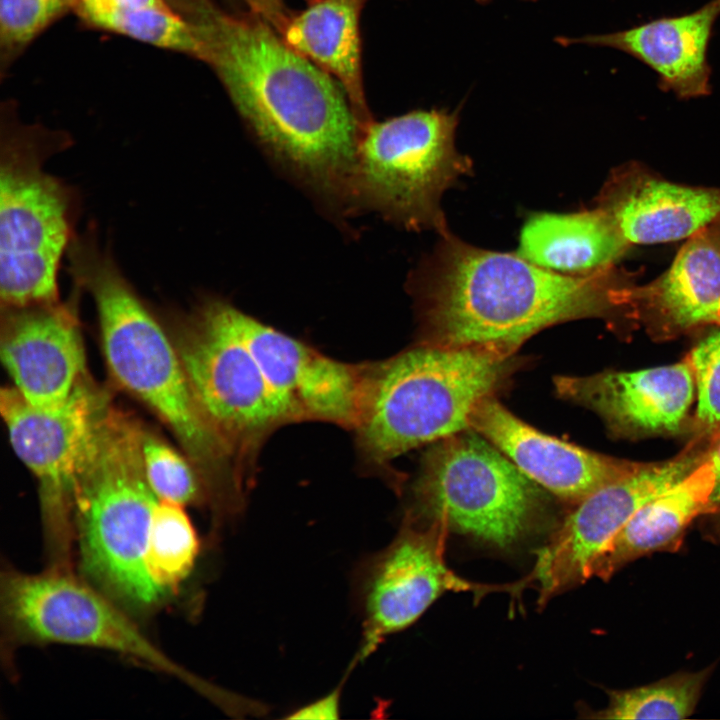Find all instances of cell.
Instances as JSON below:
<instances>
[{
  "mask_svg": "<svg viewBox=\"0 0 720 720\" xmlns=\"http://www.w3.org/2000/svg\"><path fill=\"white\" fill-rule=\"evenodd\" d=\"M701 339L686 359L697 390V421L707 432L720 434V327Z\"/></svg>",
  "mask_w": 720,
  "mask_h": 720,
  "instance_id": "f1b7e54d",
  "label": "cell"
},
{
  "mask_svg": "<svg viewBox=\"0 0 720 720\" xmlns=\"http://www.w3.org/2000/svg\"><path fill=\"white\" fill-rule=\"evenodd\" d=\"M172 2L191 26L197 58L215 71L258 140L320 192L352 199L359 127L339 83L251 11Z\"/></svg>",
  "mask_w": 720,
  "mask_h": 720,
  "instance_id": "6da1fadb",
  "label": "cell"
},
{
  "mask_svg": "<svg viewBox=\"0 0 720 720\" xmlns=\"http://www.w3.org/2000/svg\"><path fill=\"white\" fill-rule=\"evenodd\" d=\"M234 320L288 422L357 426L368 365L329 358L234 307Z\"/></svg>",
  "mask_w": 720,
  "mask_h": 720,
  "instance_id": "5bb4252c",
  "label": "cell"
},
{
  "mask_svg": "<svg viewBox=\"0 0 720 720\" xmlns=\"http://www.w3.org/2000/svg\"><path fill=\"white\" fill-rule=\"evenodd\" d=\"M517 350L498 344L419 343L368 365L355 427L364 458L383 465L419 446L470 429V415L517 367Z\"/></svg>",
  "mask_w": 720,
  "mask_h": 720,
  "instance_id": "277c9868",
  "label": "cell"
},
{
  "mask_svg": "<svg viewBox=\"0 0 720 720\" xmlns=\"http://www.w3.org/2000/svg\"><path fill=\"white\" fill-rule=\"evenodd\" d=\"M712 464L715 474L714 489L708 514L720 515V434L717 441L706 457Z\"/></svg>",
  "mask_w": 720,
  "mask_h": 720,
  "instance_id": "4dcf8cb0",
  "label": "cell"
},
{
  "mask_svg": "<svg viewBox=\"0 0 720 720\" xmlns=\"http://www.w3.org/2000/svg\"><path fill=\"white\" fill-rule=\"evenodd\" d=\"M234 307L201 298L180 319L174 344L200 406L240 458L289 422L236 326Z\"/></svg>",
  "mask_w": 720,
  "mask_h": 720,
  "instance_id": "30bf717a",
  "label": "cell"
},
{
  "mask_svg": "<svg viewBox=\"0 0 720 720\" xmlns=\"http://www.w3.org/2000/svg\"><path fill=\"white\" fill-rule=\"evenodd\" d=\"M71 143L64 132L21 124L9 108L2 112L1 307L60 301L59 269L77 234L81 198L44 165Z\"/></svg>",
  "mask_w": 720,
  "mask_h": 720,
  "instance_id": "8992f818",
  "label": "cell"
},
{
  "mask_svg": "<svg viewBox=\"0 0 720 720\" xmlns=\"http://www.w3.org/2000/svg\"><path fill=\"white\" fill-rule=\"evenodd\" d=\"M719 16L720 0H710L690 13L565 41L622 51L653 70L663 91L689 100L711 93L707 51Z\"/></svg>",
  "mask_w": 720,
  "mask_h": 720,
  "instance_id": "ffe728a7",
  "label": "cell"
},
{
  "mask_svg": "<svg viewBox=\"0 0 720 720\" xmlns=\"http://www.w3.org/2000/svg\"><path fill=\"white\" fill-rule=\"evenodd\" d=\"M711 668L684 672L640 687L609 690L608 704L595 719H684L695 710Z\"/></svg>",
  "mask_w": 720,
  "mask_h": 720,
  "instance_id": "d4e9b609",
  "label": "cell"
},
{
  "mask_svg": "<svg viewBox=\"0 0 720 720\" xmlns=\"http://www.w3.org/2000/svg\"><path fill=\"white\" fill-rule=\"evenodd\" d=\"M141 451L146 480L159 500L184 506L210 499L199 474L166 443L144 432Z\"/></svg>",
  "mask_w": 720,
  "mask_h": 720,
  "instance_id": "4316f807",
  "label": "cell"
},
{
  "mask_svg": "<svg viewBox=\"0 0 720 720\" xmlns=\"http://www.w3.org/2000/svg\"><path fill=\"white\" fill-rule=\"evenodd\" d=\"M623 300L630 319L664 336L720 327V218L686 239L657 278L625 287Z\"/></svg>",
  "mask_w": 720,
  "mask_h": 720,
  "instance_id": "d6986e66",
  "label": "cell"
},
{
  "mask_svg": "<svg viewBox=\"0 0 720 720\" xmlns=\"http://www.w3.org/2000/svg\"><path fill=\"white\" fill-rule=\"evenodd\" d=\"M251 11L265 14L271 11L278 0H243Z\"/></svg>",
  "mask_w": 720,
  "mask_h": 720,
  "instance_id": "d6a6232c",
  "label": "cell"
},
{
  "mask_svg": "<svg viewBox=\"0 0 720 720\" xmlns=\"http://www.w3.org/2000/svg\"><path fill=\"white\" fill-rule=\"evenodd\" d=\"M632 245L600 208L537 213L520 233L518 254L549 270L589 274L615 266Z\"/></svg>",
  "mask_w": 720,
  "mask_h": 720,
  "instance_id": "603a6c76",
  "label": "cell"
},
{
  "mask_svg": "<svg viewBox=\"0 0 720 720\" xmlns=\"http://www.w3.org/2000/svg\"><path fill=\"white\" fill-rule=\"evenodd\" d=\"M596 207L631 245L674 242L720 218V188L674 183L629 162L610 174Z\"/></svg>",
  "mask_w": 720,
  "mask_h": 720,
  "instance_id": "ac0fdd59",
  "label": "cell"
},
{
  "mask_svg": "<svg viewBox=\"0 0 720 720\" xmlns=\"http://www.w3.org/2000/svg\"><path fill=\"white\" fill-rule=\"evenodd\" d=\"M476 1H478V2H480V3H485V2H488V1H490V0H476Z\"/></svg>",
  "mask_w": 720,
  "mask_h": 720,
  "instance_id": "836d02e7",
  "label": "cell"
},
{
  "mask_svg": "<svg viewBox=\"0 0 720 720\" xmlns=\"http://www.w3.org/2000/svg\"><path fill=\"white\" fill-rule=\"evenodd\" d=\"M556 393L596 412L615 433L674 432L694 395L689 362L639 371H605L589 376H557Z\"/></svg>",
  "mask_w": 720,
  "mask_h": 720,
  "instance_id": "e0dca14e",
  "label": "cell"
},
{
  "mask_svg": "<svg viewBox=\"0 0 720 720\" xmlns=\"http://www.w3.org/2000/svg\"><path fill=\"white\" fill-rule=\"evenodd\" d=\"M116 605L69 570L32 575L9 570L2 576L1 610L10 640L115 651L178 678L218 704H229L228 695L174 662Z\"/></svg>",
  "mask_w": 720,
  "mask_h": 720,
  "instance_id": "9c48e42d",
  "label": "cell"
},
{
  "mask_svg": "<svg viewBox=\"0 0 720 720\" xmlns=\"http://www.w3.org/2000/svg\"><path fill=\"white\" fill-rule=\"evenodd\" d=\"M339 689L288 716L290 719H335L339 713Z\"/></svg>",
  "mask_w": 720,
  "mask_h": 720,
  "instance_id": "f546056e",
  "label": "cell"
},
{
  "mask_svg": "<svg viewBox=\"0 0 720 720\" xmlns=\"http://www.w3.org/2000/svg\"><path fill=\"white\" fill-rule=\"evenodd\" d=\"M457 124V112L434 109L371 121L358 138L353 200L408 228L445 235L442 194L472 169L456 149Z\"/></svg>",
  "mask_w": 720,
  "mask_h": 720,
  "instance_id": "ba28073f",
  "label": "cell"
},
{
  "mask_svg": "<svg viewBox=\"0 0 720 720\" xmlns=\"http://www.w3.org/2000/svg\"><path fill=\"white\" fill-rule=\"evenodd\" d=\"M143 433L128 416L107 405L73 490L83 571L105 596L134 611L151 610L168 595L145 562L159 498L144 473Z\"/></svg>",
  "mask_w": 720,
  "mask_h": 720,
  "instance_id": "5b68a950",
  "label": "cell"
},
{
  "mask_svg": "<svg viewBox=\"0 0 720 720\" xmlns=\"http://www.w3.org/2000/svg\"><path fill=\"white\" fill-rule=\"evenodd\" d=\"M703 460L687 452L662 463L643 464L578 502L536 552L535 565L526 577L530 584H538L539 604L591 578L595 561L631 516Z\"/></svg>",
  "mask_w": 720,
  "mask_h": 720,
  "instance_id": "4fadbf2b",
  "label": "cell"
},
{
  "mask_svg": "<svg viewBox=\"0 0 720 720\" xmlns=\"http://www.w3.org/2000/svg\"><path fill=\"white\" fill-rule=\"evenodd\" d=\"M74 8L98 28L197 58L198 43L191 26L172 7L133 8L108 0H76Z\"/></svg>",
  "mask_w": 720,
  "mask_h": 720,
  "instance_id": "cb8c5ba5",
  "label": "cell"
},
{
  "mask_svg": "<svg viewBox=\"0 0 720 720\" xmlns=\"http://www.w3.org/2000/svg\"><path fill=\"white\" fill-rule=\"evenodd\" d=\"M715 474L704 460L681 480L642 505L595 561L591 577L608 580L629 562L658 551H672L698 516L708 514Z\"/></svg>",
  "mask_w": 720,
  "mask_h": 720,
  "instance_id": "44dd1931",
  "label": "cell"
},
{
  "mask_svg": "<svg viewBox=\"0 0 720 720\" xmlns=\"http://www.w3.org/2000/svg\"><path fill=\"white\" fill-rule=\"evenodd\" d=\"M470 428L507 456L527 477L557 497L577 504L640 467L544 434L509 412L494 396L481 400Z\"/></svg>",
  "mask_w": 720,
  "mask_h": 720,
  "instance_id": "2e32d148",
  "label": "cell"
},
{
  "mask_svg": "<svg viewBox=\"0 0 720 720\" xmlns=\"http://www.w3.org/2000/svg\"><path fill=\"white\" fill-rule=\"evenodd\" d=\"M66 256L73 284L94 301L115 380L170 428L215 504L239 500L238 457L206 416L174 342L102 245L95 224L77 233Z\"/></svg>",
  "mask_w": 720,
  "mask_h": 720,
  "instance_id": "3957f363",
  "label": "cell"
},
{
  "mask_svg": "<svg viewBox=\"0 0 720 720\" xmlns=\"http://www.w3.org/2000/svg\"><path fill=\"white\" fill-rule=\"evenodd\" d=\"M367 0H307L281 33L285 43L331 75L344 90L359 133L372 120L362 77L360 15Z\"/></svg>",
  "mask_w": 720,
  "mask_h": 720,
  "instance_id": "7402d4cb",
  "label": "cell"
},
{
  "mask_svg": "<svg viewBox=\"0 0 720 720\" xmlns=\"http://www.w3.org/2000/svg\"><path fill=\"white\" fill-rule=\"evenodd\" d=\"M631 275L615 266L564 274L521 255L481 249L441 235L415 274L422 344H498L518 350L535 333L583 318H628L622 291Z\"/></svg>",
  "mask_w": 720,
  "mask_h": 720,
  "instance_id": "7a4b0ae2",
  "label": "cell"
},
{
  "mask_svg": "<svg viewBox=\"0 0 720 720\" xmlns=\"http://www.w3.org/2000/svg\"><path fill=\"white\" fill-rule=\"evenodd\" d=\"M113 3L133 8H171L166 0H108Z\"/></svg>",
  "mask_w": 720,
  "mask_h": 720,
  "instance_id": "1f68e13d",
  "label": "cell"
},
{
  "mask_svg": "<svg viewBox=\"0 0 720 720\" xmlns=\"http://www.w3.org/2000/svg\"><path fill=\"white\" fill-rule=\"evenodd\" d=\"M67 303L1 307L0 353L16 391L32 406H61L83 380L85 353L76 311Z\"/></svg>",
  "mask_w": 720,
  "mask_h": 720,
  "instance_id": "9a60e30c",
  "label": "cell"
},
{
  "mask_svg": "<svg viewBox=\"0 0 720 720\" xmlns=\"http://www.w3.org/2000/svg\"><path fill=\"white\" fill-rule=\"evenodd\" d=\"M199 546L183 505L159 500L153 511L145 556L155 583L168 593L174 591L191 572Z\"/></svg>",
  "mask_w": 720,
  "mask_h": 720,
  "instance_id": "484cf974",
  "label": "cell"
},
{
  "mask_svg": "<svg viewBox=\"0 0 720 720\" xmlns=\"http://www.w3.org/2000/svg\"><path fill=\"white\" fill-rule=\"evenodd\" d=\"M76 0H0L2 65L9 64Z\"/></svg>",
  "mask_w": 720,
  "mask_h": 720,
  "instance_id": "83f0119b",
  "label": "cell"
},
{
  "mask_svg": "<svg viewBox=\"0 0 720 720\" xmlns=\"http://www.w3.org/2000/svg\"><path fill=\"white\" fill-rule=\"evenodd\" d=\"M539 485L470 429L433 445L412 486L407 515L505 548L532 528L542 508Z\"/></svg>",
  "mask_w": 720,
  "mask_h": 720,
  "instance_id": "52a82bcc",
  "label": "cell"
},
{
  "mask_svg": "<svg viewBox=\"0 0 720 720\" xmlns=\"http://www.w3.org/2000/svg\"><path fill=\"white\" fill-rule=\"evenodd\" d=\"M107 400L81 380L56 408L29 404L14 387L2 389L0 408L13 451L39 484L52 568L69 570L74 483Z\"/></svg>",
  "mask_w": 720,
  "mask_h": 720,
  "instance_id": "8fae6325",
  "label": "cell"
},
{
  "mask_svg": "<svg viewBox=\"0 0 720 720\" xmlns=\"http://www.w3.org/2000/svg\"><path fill=\"white\" fill-rule=\"evenodd\" d=\"M448 526L406 515L398 535L361 571L359 599L363 633L358 659L376 650L390 634L414 623L448 591H472L482 597L495 590L517 592L524 586L486 585L454 573L444 559Z\"/></svg>",
  "mask_w": 720,
  "mask_h": 720,
  "instance_id": "7c38bea8",
  "label": "cell"
}]
</instances>
